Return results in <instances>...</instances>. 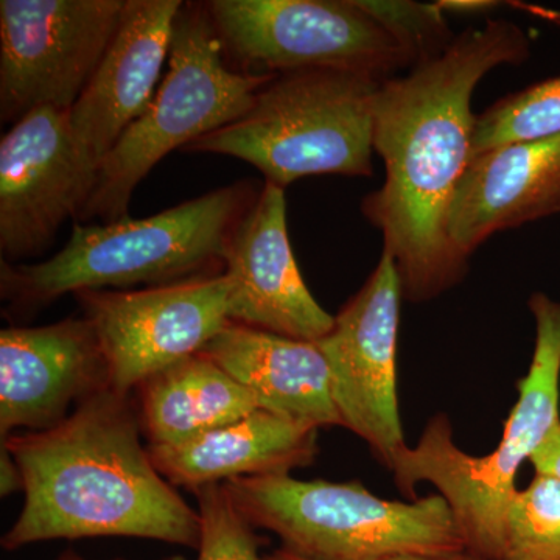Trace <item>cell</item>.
Masks as SVG:
<instances>
[{"mask_svg": "<svg viewBox=\"0 0 560 560\" xmlns=\"http://www.w3.org/2000/svg\"><path fill=\"white\" fill-rule=\"evenodd\" d=\"M135 396L103 389L60 425L2 441L20 466L24 508L3 550L88 537H135L198 550L200 512L158 471Z\"/></svg>", "mask_w": 560, "mask_h": 560, "instance_id": "obj_2", "label": "cell"}, {"mask_svg": "<svg viewBox=\"0 0 560 560\" xmlns=\"http://www.w3.org/2000/svg\"><path fill=\"white\" fill-rule=\"evenodd\" d=\"M201 517L198 560H264L256 528L235 508L223 485L194 490Z\"/></svg>", "mask_w": 560, "mask_h": 560, "instance_id": "obj_22", "label": "cell"}, {"mask_svg": "<svg viewBox=\"0 0 560 560\" xmlns=\"http://www.w3.org/2000/svg\"><path fill=\"white\" fill-rule=\"evenodd\" d=\"M264 560H311L301 558V556L294 555V552H290L283 550L282 547L278 548L270 552L268 556H264ZM381 560H482L477 558V556L470 555V552L464 551L459 552V555L445 556V558H429V556H394V558H386Z\"/></svg>", "mask_w": 560, "mask_h": 560, "instance_id": "obj_26", "label": "cell"}, {"mask_svg": "<svg viewBox=\"0 0 560 560\" xmlns=\"http://www.w3.org/2000/svg\"><path fill=\"white\" fill-rule=\"evenodd\" d=\"M272 79L230 69L205 3L183 5L173 28L167 73L149 108L103 160L80 220L128 219L136 187L158 162L241 119Z\"/></svg>", "mask_w": 560, "mask_h": 560, "instance_id": "obj_7", "label": "cell"}, {"mask_svg": "<svg viewBox=\"0 0 560 560\" xmlns=\"http://www.w3.org/2000/svg\"><path fill=\"white\" fill-rule=\"evenodd\" d=\"M58 560H88V559L81 558V556L77 555V552L66 551L65 555H62L61 558ZM110 560H128V559L117 558V559H110Z\"/></svg>", "mask_w": 560, "mask_h": 560, "instance_id": "obj_28", "label": "cell"}, {"mask_svg": "<svg viewBox=\"0 0 560 560\" xmlns=\"http://www.w3.org/2000/svg\"><path fill=\"white\" fill-rule=\"evenodd\" d=\"M536 348L528 374L517 382L518 399L504 420L499 447L471 456L453 442L451 420L434 416L416 447H401L386 469L397 488L416 499V486L430 482L447 501L466 551L503 560L508 512L523 463L533 458L560 423V302L530 296Z\"/></svg>", "mask_w": 560, "mask_h": 560, "instance_id": "obj_4", "label": "cell"}, {"mask_svg": "<svg viewBox=\"0 0 560 560\" xmlns=\"http://www.w3.org/2000/svg\"><path fill=\"white\" fill-rule=\"evenodd\" d=\"M183 5L180 0H127L105 57L69 109L77 145L98 167L153 101Z\"/></svg>", "mask_w": 560, "mask_h": 560, "instance_id": "obj_15", "label": "cell"}, {"mask_svg": "<svg viewBox=\"0 0 560 560\" xmlns=\"http://www.w3.org/2000/svg\"><path fill=\"white\" fill-rule=\"evenodd\" d=\"M109 388L97 334L84 318L0 331V436L60 425Z\"/></svg>", "mask_w": 560, "mask_h": 560, "instance_id": "obj_13", "label": "cell"}, {"mask_svg": "<svg viewBox=\"0 0 560 560\" xmlns=\"http://www.w3.org/2000/svg\"><path fill=\"white\" fill-rule=\"evenodd\" d=\"M127 0H2L0 119L69 110L116 36Z\"/></svg>", "mask_w": 560, "mask_h": 560, "instance_id": "obj_9", "label": "cell"}, {"mask_svg": "<svg viewBox=\"0 0 560 560\" xmlns=\"http://www.w3.org/2000/svg\"><path fill=\"white\" fill-rule=\"evenodd\" d=\"M360 3L407 50L415 66L440 57L456 38L438 3L410 0H360Z\"/></svg>", "mask_w": 560, "mask_h": 560, "instance_id": "obj_23", "label": "cell"}, {"mask_svg": "<svg viewBox=\"0 0 560 560\" xmlns=\"http://www.w3.org/2000/svg\"><path fill=\"white\" fill-rule=\"evenodd\" d=\"M559 135L560 77H556L506 95L477 116L471 156L508 143Z\"/></svg>", "mask_w": 560, "mask_h": 560, "instance_id": "obj_20", "label": "cell"}, {"mask_svg": "<svg viewBox=\"0 0 560 560\" xmlns=\"http://www.w3.org/2000/svg\"><path fill=\"white\" fill-rule=\"evenodd\" d=\"M529 463L533 464L536 474L560 480V423L540 445L539 451L534 453Z\"/></svg>", "mask_w": 560, "mask_h": 560, "instance_id": "obj_24", "label": "cell"}, {"mask_svg": "<svg viewBox=\"0 0 560 560\" xmlns=\"http://www.w3.org/2000/svg\"><path fill=\"white\" fill-rule=\"evenodd\" d=\"M231 283L221 272L142 290L75 294L105 353L109 388L132 396L143 382L200 353L230 323Z\"/></svg>", "mask_w": 560, "mask_h": 560, "instance_id": "obj_10", "label": "cell"}, {"mask_svg": "<svg viewBox=\"0 0 560 560\" xmlns=\"http://www.w3.org/2000/svg\"><path fill=\"white\" fill-rule=\"evenodd\" d=\"M256 397L260 410L319 430L342 427L316 342L230 323L201 350Z\"/></svg>", "mask_w": 560, "mask_h": 560, "instance_id": "obj_17", "label": "cell"}, {"mask_svg": "<svg viewBox=\"0 0 560 560\" xmlns=\"http://www.w3.org/2000/svg\"><path fill=\"white\" fill-rule=\"evenodd\" d=\"M254 200L245 184H235L149 219L77 223L51 259L33 265L2 260V300L10 312L31 315L69 293L221 275L235 226Z\"/></svg>", "mask_w": 560, "mask_h": 560, "instance_id": "obj_3", "label": "cell"}, {"mask_svg": "<svg viewBox=\"0 0 560 560\" xmlns=\"http://www.w3.org/2000/svg\"><path fill=\"white\" fill-rule=\"evenodd\" d=\"M438 5L444 13L475 14L497 9L499 2H490V0H441Z\"/></svg>", "mask_w": 560, "mask_h": 560, "instance_id": "obj_27", "label": "cell"}, {"mask_svg": "<svg viewBox=\"0 0 560 560\" xmlns=\"http://www.w3.org/2000/svg\"><path fill=\"white\" fill-rule=\"evenodd\" d=\"M529 55L528 36L518 25L489 20L456 36L440 57L378 88L374 150L385 162L386 178L361 202V212L381 231L404 300H434L469 271V259L448 234V217L474 158L471 97L490 70L522 65Z\"/></svg>", "mask_w": 560, "mask_h": 560, "instance_id": "obj_1", "label": "cell"}, {"mask_svg": "<svg viewBox=\"0 0 560 560\" xmlns=\"http://www.w3.org/2000/svg\"><path fill=\"white\" fill-rule=\"evenodd\" d=\"M18 492H24L20 466L5 447H0V493L10 497Z\"/></svg>", "mask_w": 560, "mask_h": 560, "instance_id": "obj_25", "label": "cell"}, {"mask_svg": "<svg viewBox=\"0 0 560 560\" xmlns=\"http://www.w3.org/2000/svg\"><path fill=\"white\" fill-rule=\"evenodd\" d=\"M162 560H187L186 558H183V556L175 555V556H168V558L162 559Z\"/></svg>", "mask_w": 560, "mask_h": 560, "instance_id": "obj_29", "label": "cell"}, {"mask_svg": "<svg viewBox=\"0 0 560 560\" xmlns=\"http://www.w3.org/2000/svg\"><path fill=\"white\" fill-rule=\"evenodd\" d=\"M256 529L270 530L283 550L311 560L445 558L466 551L447 501L378 499L360 481H302L291 474L223 482Z\"/></svg>", "mask_w": 560, "mask_h": 560, "instance_id": "obj_5", "label": "cell"}, {"mask_svg": "<svg viewBox=\"0 0 560 560\" xmlns=\"http://www.w3.org/2000/svg\"><path fill=\"white\" fill-rule=\"evenodd\" d=\"M98 171L73 139L69 110L39 108L13 124L0 140L2 260L39 254L69 217L80 219Z\"/></svg>", "mask_w": 560, "mask_h": 560, "instance_id": "obj_12", "label": "cell"}, {"mask_svg": "<svg viewBox=\"0 0 560 560\" xmlns=\"http://www.w3.org/2000/svg\"><path fill=\"white\" fill-rule=\"evenodd\" d=\"M560 212V135L478 154L460 179L448 234L470 259L482 243Z\"/></svg>", "mask_w": 560, "mask_h": 560, "instance_id": "obj_16", "label": "cell"}, {"mask_svg": "<svg viewBox=\"0 0 560 560\" xmlns=\"http://www.w3.org/2000/svg\"><path fill=\"white\" fill-rule=\"evenodd\" d=\"M381 84L340 70L276 75L245 116L186 150L249 162L282 189L311 175L371 176Z\"/></svg>", "mask_w": 560, "mask_h": 560, "instance_id": "obj_6", "label": "cell"}, {"mask_svg": "<svg viewBox=\"0 0 560 560\" xmlns=\"http://www.w3.org/2000/svg\"><path fill=\"white\" fill-rule=\"evenodd\" d=\"M503 560H560V480L536 474L517 490L506 521Z\"/></svg>", "mask_w": 560, "mask_h": 560, "instance_id": "obj_21", "label": "cell"}, {"mask_svg": "<svg viewBox=\"0 0 560 560\" xmlns=\"http://www.w3.org/2000/svg\"><path fill=\"white\" fill-rule=\"evenodd\" d=\"M285 189H264L232 234L224 259L230 320L293 340L318 342L335 324L302 279L287 230Z\"/></svg>", "mask_w": 560, "mask_h": 560, "instance_id": "obj_14", "label": "cell"}, {"mask_svg": "<svg viewBox=\"0 0 560 560\" xmlns=\"http://www.w3.org/2000/svg\"><path fill=\"white\" fill-rule=\"evenodd\" d=\"M401 300L399 271L382 250L375 270L342 305L329 334L316 342L329 364L331 397L342 427L366 442L385 467L407 445L397 399Z\"/></svg>", "mask_w": 560, "mask_h": 560, "instance_id": "obj_11", "label": "cell"}, {"mask_svg": "<svg viewBox=\"0 0 560 560\" xmlns=\"http://www.w3.org/2000/svg\"><path fill=\"white\" fill-rule=\"evenodd\" d=\"M205 5L224 54L250 75L340 70L383 83L415 68L360 0H212Z\"/></svg>", "mask_w": 560, "mask_h": 560, "instance_id": "obj_8", "label": "cell"}, {"mask_svg": "<svg viewBox=\"0 0 560 560\" xmlns=\"http://www.w3.org/2000/svg\"><path fill=\"white\" fill-rule=\"evenodd\" d=\"M149 445H172L260 410L256 397L202 353L172 364L132 394Z\"/></svg>", "mask_w": 560, "mask_h": 560, "instance_id": "obj_19", "label": "cell"}, {"mask_svg": "<svg viewBox=\"0 0 560 560\" xmlns=\"http://www.w3.org/2000/svg\"><path fill=\"white\" fill-rule=\"evenodd\" d=\"M318 431L257 410L178 444L149 445V451L165 480L194 492L202 486L312 466L319 452Z\"/></svg>", "mask_w": 560, "mask_h": 560, "instance_id": "obj_18", "label": "cell"}]
</instances>
